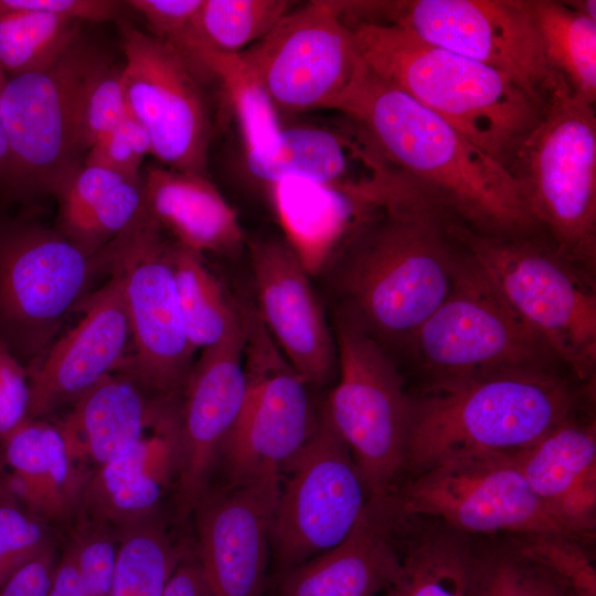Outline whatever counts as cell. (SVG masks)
<instances>
[{
    "mask_svg": "<svg viewBox=\"0 0 596 596\" xmlns=\"http://www.w3.org/2000/svg\"><path fill=\"white\" fill-rule=\"evenodd\" d=\"M337 110L467 227L494 236L541 233L501 162L368 66Z\"/></svg>",
    "mask_w": 596,
    "mask_h": 596,
    "instance_id": "obj_1",
    "label": "cell"
},
{
    "mask_svg": "<svg viewBox=\"0 0 596 596\" xmlns=\"http://www.w3.org/2000/svg\"><path fill=\"white\" fill-rule=\"evenodd\" d=\"M451 217L419 193L384 207L342 249L341 308L390 354L405 353L453 288L465 247Z\"/></svg>",
    "mask_w": 596,
    "mask_h": 596,
    "instance_id": "obj_2",
    "label": "cell"
},
{
    "mask_svg": "<svg viewBox=\"0 0 596 596\" xmlns=\"http://www.w3.org/2000/svg\"><path fill=\"white\" fill-rule=\"evenodd\" d=\"M567 370L523 372L412 394L405 473L471 455L515 454L582 405L583 385Z\"/></svg>",
    "mask_w": 596,
    "mask_h": 596,
    "instance_id": "obj_3",
    "label": "cell"
},
{
    "mask_svg": "<svg viewBox=\"0 0 596 596\" xmlns=\"http://www.w3.org/2000/svg\"><path fill=\"white\" fill-rule=\"evenodd\" d=\"M366 66L504 167L546 103L507 75L389 23L351 28Z\"/></svg>",
    "mask_w": 596,
    "mask_h": 596,
    "instance_id": "obj_4",
    "label": "cell"
},
{
    "mask_svg": "<svg viewBox=\"0 0 596 596\" xmlns=\"http://www.w3.org/2000/svg\"><path fill=\"white\" fill-rule=\"evenodd\" d=\"M538 230L587 275L596 273V114L556 91L505 166Z\"/></svg>",
    "mask_w": 596,
    "mask_h": 596,
    "instance_id": "obj_5",
    "label": "cell"
},
{
    "mask_svg": "<svg viewBox=\"0 0 596 596\" xmlns=\"http://www.w3.org/2000/svg\"><path fill=\"white\" fill-rule=\"evenodd\" d=\"M404 354L422 375L421 389L567 370L509 306L466 247L450 292L421 326Z\"/></svg>",
    "mask_w": 596,
    "mask_h": 596,
    "instance_id": "obj_6",
    "label": "cell"
},
{
    "mask_svg": "<svg viewBox=\"0 0 596 596\" xmlns=\"http://www.w3.org/2000/svg\"><path fill=\"white\" fill-rule=\"evenodd\" d=\"M451 233L509 306L582 383L595 380V277L565 258L542 233L486 235L455 217Z\"/></svg>",
    "mask_w": 596,
    "mask_h": 596,
    "instance_id": "obj_7",
    "label": "cell"
},
{
    "mask_svg": "<svg viewBox=\"0 0 596 596\" xmlns=\"http://www.w3.org/2000/svg\"><path fill=\"white\" fill-rule=\"evenodd\" d=\"M334 341L340 377L324 408L370 500H382L405 473L413 397L393 356L341 307Z\"/></svg>",
    "mask_w": 596,
    "mask_h": 596,
    "instance_id": "obj_8",
    "label": "cell"
},
{
    "mask_svg": "<svg viewBox=\"0 0 596 596\" xmlns=\"http://www.w3.org/2000/svg\"><path fill=\"white\" fill-rule=\"evenodd\" d=\"M103 270H108L104 248L89 254L60 230L20 220L1 223L0 343L34 365Z\"/></svg>",
    "mask_w": 596,
    "mask_h": 596,
    "instance_id": "obj_9",
    "label": "cell"
},
{
    "mask_svg": "<svg viewBox=\"0 0 596 596\" xmlns=\"http://www.w3.org/2000/svg\"><path fill=\"white\" fill-rule=\"evenodd\" d=\"M98 54L81 36L43 68L8 77L3 92L8 172L1 188L7 196L54 195L84 164L77 104Z\"/></svg>",
    "mask_w": 596,
    "mask_h": 596,
    "instance_id": "obj_10",
    "label": "cell"
},
{
    "mask_svg": "<svg viewBox=\"0 0 596 596\" xmlns=\"http://www.w3.org/2000/svg\"><path fill=\"white\" fill-rule=\"evenodd\" d=\"M386 500L400 515L438 520L475 538L563 534L577 540L530 489L513 454L441 461L411 476Z\"/></svg>",
    "mask_w": 596,
    "mask_h": 596,
    "instance_id": "obj_11",
    "label": "cell"
},
{
    "mask_svg": "<svg viewBox=\"0 0 596 596\" xmlns=\"http://www.w3.org/2000/svg\"><path fill=\"white\" fill-rule=\"evenodd\" d=\"M283 467L289 477L279 488L270 530L278 576L343 541L370 500L351 450L324 406L305 445Z\"/></svg>",
    "mask_w": 596,
    "mask_h": 596,
    "instance_id": "obj_12",
    "label": "cell"
},
{
    "mask_svg": "<svg viewBox=\"0 0 596 596\" xmlns=\"http://www.w3.org/2000/svg\"><path fill=\"white\" fill-rule=\"evenodd\" d=\"M170 246L146 207L105 246L108 270L123 279L135 348L123 370L166 398L182 392L194 352L178 301Z\"/></svg>",
    "mask_w": 596,
    "mask_h": 596,
    "instance_id": "obj_13",
    "label": "cell"
},
{
    "mask_svg": "<svg viewBox=\"0 0 596 596\" xmlns=\"http://www.w3.org/2000/svg\"><path fill=\"white\" fill-rule=\"evenodd\" d=\"M280 114L337 110L366 70L353 31L330 1L289 10L240 53Z\"/></svg>",
    "mask_w": 596,
    "mask_h": 596,
    "instance_id": "obj_14",
    "label": "cell"
},
{
    "mask_svg": "<svg viewBox=\"0 0 596 596\" xmlns=\"http://www.w3.org/2000/svg\"><path fill=\"white\" fill-rule=\"evenodd\" d=\"M385 23L507 75L541 103L567 86L545 56L528 0L387 1Z\"/></svg>",
    "mask_w": 596,
    "mask_h": 596,
    "instance_id": "obj_15",
    "label": "cell"
},
{
    "mask_svg": "<svg viewBox=\"0 0 596 596\" xmlns=\"http://www.w3.org/2000/svg\"><path fill=\"white\" fill-rule=\"evenodd\" d=\"M244 368L245 402L219 458L227 486L279 472L305 445L317 421L309 384L288 362L256 310L247 312Z\"/></svg>",
    "mask_w": 596,
    "mask_h": 596,
    "instance_id": "obj_16",
    "label": "cell"
},
{
    "mask_svg": "<svg viewBox=\"0 0 596 596\" xmlns=\"http://www.w3.org/2000/svg\"><path fill=\"white\" fill-rule=\"evenodd\" d=\"M121 85L128 115L166 168L207 177L212 125L199 81L177 50L120 19Z\"/></svg>",
    "mask_w": 596,
    "mask_h": 596,
    "instance_id": "obj_17",
    "label": "cell"
},
{
    "mask_svg": "<svg viewBox=\"0 0 596 596\" xmlns=\"http://www.w3.org/2000/svg\"><path fill=\"white\" fill-rule=\"evenodd\" d=\"M243 166L267 187L296 178L363 194L384 207L421 190L345 116L336 126L284 124L265 142L243 149Z\"/></svg>",
    "mask_w": 596,
    "mask_h": 596,
    "instance_id": "obj_18",
    "label": "cell"
},
{
    "mask_svg": "<svg viewBox=\"0 0 596 596\" xmlns=\"http://www.w3.org/2000/svg\"><path fill=\"white\" fill-rule=\"evenodd\" d=\"M247 313L220 342L204 348L183 386L177 440V505L181 518L194 511L210 490L222 445L243 408Z\"/></svg>",
    "mask_w": 596,
    "mask_h": 596,
    "instance_id": "obj_19",
    "label": "cell"
},
{
    "mask_svg": "<svg viewBox=\"0 0 596 596\" xmlns=\"http://www.w3.org/2000/svg\"><path fill=\"white\" fill-rule=\"evenodd\" d=\"M279 472L206 492L195 507L196 562L210 596H262Z\"/></svg>",
    "mask_w": 596,
    "mask_h": 596,
    "instance_id": "obj_20",
    "label": "cell"
},
{
    "mask_svg": "<svg viewBox=\"0 0 596 596\" xmlns=\"http://www.w3.org/2000/svg\"><path fill=\"white\" fill-rule=\"evenodd\" d=\"M259 319L292 368L309 385L328 383L337 347L299 255L278 240L251 244Z\"/></svg>",
    "mask_w": 596,
    "mask_h": 596,
    "instance_id": "obj_21",
    "label": "cell"
},
{
    "mask_svg": "<svg viewBox=\"0 0 596 596\" xmlns=\"http://www.w3.org/2000/svg\"><path fill=\"white\" fill-rule=\"evenodd\" d=\"M110 273V279L79 305L84 315L78 323L28 370L26 419H38L61 402L76 398L128 364L125 353L131 333L123 279L118 272Z\"/></svg>",
    "mask_w": 596,
    "mask_h": 596,
    "instance_id": "obj_22",
    "label": "cell"
},
{
    "mask_svg": "<svg viewBox=\"0 0 596 596\" xmlns=\"http://www.w3.org/2000/svg\"><path fill=\"white\" fill-rule=\"evenodd\" d=\"M579 409L513 455L536 498L584 543L596 523V423Z\"/></svg>",
    "mask_w": 596,
    "mask_h": 596,
    "instance_id": "obj_23",
    "label": "cell"
},
{
    "mask_svg": "<svg viewBox=\"0 0 596 596\" xmlns=\"http://www.w3.org/2000/svg\"><path fill=\"white\" fill-rule=\"evenodd\" d=\"M400 567L395 515L369 500L343 541L279 576L278 596H381Z\"/></svg>",
    "mask_w": 596,
    "mask_h": 596,
    "instance_id": "obj_24",
    "label": "cell"
},
{
    "mask_svg": "<svg viewBox=\"0 0 596 596\" xmlns=\"http://www.w3.org/2000/svg\"><path fill=\"white\" fill-rule=\"evenodd\" d=\"M126 372L107 374L75 398L58 428L72 459L99 467L119 457L145 437L175 419L171 398L150 400Z\"/></svg>",
    "mask_w": 596,
    "mask_h": 596,
    "instance_id": "obj_25",
    "label": "cell"
},
{
    "mask_svg": "<svg viewBox=\"0 0 596 596\" xmlns=\"http://www.w3.org/2000/svg\"><path fill=\"white\" fill-rule=\"evenodd\" d=\"M149 215L175 244L198 254L235 255L244 243L236 212L209 177L150 166L142 175Z\"/></svg>",
    "mask_w": 596,
    "mask_h": 596,
    "instance_id": "obj_26",
    "label": "cell"
},
{
    "mask_svg": "<svg viewBox=\"0 0 596 596\" xmlns=\"http://www.w3.org/2000/svg\"><path fill=\"white\" fill-rule=\"evenodd\" d=\"M397 523L401 567L381 596H478L480 539L428 518Z\"/></svg>",
    "mask_w": 596,
    "mask_h": 596,
    "instance_id": "obj_27",
    "label": "cell"
},
{
    "mask_svg": "<svg viewBox=\"0 0 596 596\" xmlns=\"http://www.w3.org/2000/svg\"><path fill=\"white\" fill-rule=\"evenodd\" d=\"M11 472L4 486L13 498L45 515H60L77 500L82 476L58 426L26 419L3 440Z\"/></svg>",
    "mask_w": 596,
    "mask_h": 596,
    "instance_id": "obj_28",
    "label": "cell"
},
{
    "mask_svg": "<svg viewBox=\"0 0 596 596\" xmlns=\"http://www.w3.org/2000/svg\"><path fill=\"white\" fill-rule=\"evenodd\" d=\"M60 231L89 254L125 232L145 209L142 180L83 164L54 193Z\"/></svg>",
    "mask_w": 596,
    "mask_h": 596,
    "instance_id": "obj_29",
    "label": "cell"
},
{
    "mask_svg": "<svg viewBox=\"0 0 596 596\" xmlns=\"http://www.w3.org/2000/svg\"><path fill=\"white\" fill-rule=\"evenodd\" d=\"M277 212L300 256L311 248L327 252L350 240L383 210L374 200L352 191L287 178L268 185Z\"/></svg>",
    "mask_w": 596,
    "mask_h": 596,
    "instance_id": "obj_30",
    "label": "cell"
},
{
    "mask_svg": "<svg viewBox=\"0 0 596 596\" xmlns=\"http://www.w3.org/2000/svg\"><path fill=\"white\" fill-rule=\"evenodd\" d=\"M545 56L572 94L596 100V20L565 1L528 0Z\"/></svg>",
    "mask_w": 596,
    "mask_h": 596,
    "instance_id": "obj_31",
    "label": "cell"
},
{
    "mask_svg": "<svg viewBox=\"0 0 596 596\" xmlns=\"http://www.w3.org/2000/svg\"><path fill=\"white\" fill-rule=\"evenodd\" d=\"M182 58L196 77L219 82L236 119L243 149L265 142L285 124L260 82L240 53L192 47Z\"/></svg>",
    "mask_w": 596,
    "mask_h": 596,
    "instance_id": "obj_32",
    "label": "cell"
},
{
    "mask_svg": "<svg viewBox=\"0 0 596 596\" xmlns=\"http://www.w3.org/2000/svg\"><path fill=\"white\" fill-rule=\"evenodd\" d=\"M170 262L182 320L194 350L220 342L243 322L246 312L238 310L201 254L173 244Z\"/></svg>",
    "mask_w": 596,
    "mask_h": 596,
    "instance_id": "obj_33",
    "label": "cell"
},
{
    "mask_svg": "<svg viewBox=\"0 0 596 596\" xmlns=\"http://www.w3.org/2000/svg\"><path fill=\"white\" fill-rule=\"evenodd\" d=\"M286 0H203L189 35L175 47L241 53L267 35L290 10Z\"/></svg>",
    "mask_w": 596,
    "mask_h": 596,
    "instance_id": "obj_34",
    "label": "cell"
},
{
    "mask_svg": "<svg viewBox=\"0 0 596 596\" xmlns=\"http://www.w3.org/2000/svg\"><path fill=\"white\" fill-rule=\"evenodd\" d=\"M185 555L160 523H131L115 552L110 596H163Z\"/></svg>",
    "mask_w": 596,
    "mask_h": 596,
    "instance_id": "obj_35",
    "label": "cell"
},
{
    "mask_svg": "<svg viewBox=\"0 0 596 596\" xmlns=\"http://www.w3.org/2000/svg\"><path fill=\"white\" fill-rule=\"evenodd\" d=\"M82 24L45 12L0 8V68L8 76L43 68L81 38Z\"/></svg>",
    "mask_w": 596,
    "mask_h": 596,
    "instance_id": "obj_36",
    "label": "cell"
},
{
    "mask_svg": "<svg viewBox=\"0 0 596 596\" xmlns=\"http://www.w3.org/2000/svg\"><path fill=\"white\" fill-rule=\"evenodd\" d=\"M141 441L98 467L88 482V498L102 515L131 524L155 511L163 482L148 468Z\"/></svg>",
    "mask_w": 596,
    "mask_h": 596,
    "instance_id": "obj_37",
    "label": "cell"
},
{
    "mask_svg": "<svg viewBox=\"0 0 596 596\" xmlns=\"http://www.w3.org/2000/svg\"><path fill=\"white\" fill-rule=\"evenodd\" d=\"M556 575L526 556L511 538L480 539L478 596H568Z\"/></svg>",
    "mask_w": 596,
    "mask_h": 596,
    "instance_id": "obj_38",
    "label": "cell"
},
{
    "mask_svg": "<svg viewBox=\"0 0 596 596\" xmlns=\"http://www.w3.org/2000/svg\"><path fill=\"white\" fill-rule=\"evenodd\" d=\"M128 116L121 85V64L102 53L88 70L78 96L77 132L83 152Z\"/></svg>",
    "mask_w": 596,
    "mask_h": 596,
    "instance_id": "obj_39",
    "label": "cell"
},
{
    "mask_svg": "<svg viewBox=\"0 0 596 596\" xmlns=\"http://www.w3.org/2000/svg\"><path fill=\"white\" fill-rule=\"evenodd\" d=\"M529 557L573 592L596 596V570L584 543L563 534L511 536Z\"/></svg>",
    "mask_w": 596,
    "mask_h": 596,
    "instance_id": "obj_40",
    "label": "cell"
},
{
    "mask_svg": "<svg viewBox=\"0 0 596 596\" xmlns=\"http://www.w3.org/2000/svg\"><path fill=\"white\" fill-rule=\"evenodd\" d=\"M148 153V134L128 115L92 146L84 164L102 167L130 180L141 181L140 166Z\"/></svg>",
    "mask_w": 596,
    "mask_h": 596,
    "instance_id": "obj_41",
    "label": "cell"
},
{
    "mask_svg": "<svg viewBox=\"0 0 596 596\" xmlns=\"http://www.w3.org/2000/svg\"><path fill=\"white\" fill-rule=\"evenodd\" d=\"M46 545L35 519L12 502H0V586Z\"/></svg>",
    "mask_w": 596,
    "mask_h": 596,
    "instance_id": "obj_42",
    "label": "cell"
},
{
    "mask_svg": "<svg viewBox=\"0 0 596 596\" xmlns=\"http://www.w3.org/2000/svg\"><path fill=\"white\" fill-rule=\"evenodd\" d=\"M203 0H129L125 4L140 14L150 34L175 47L190 33Z\"/></svg>",
    "mask_w": 596,
    "mask_h": 596,
    "instance_id": "obj_43",
    "label": "cell"
},
{
    "mask_svg": "<svg viewBox=\"0 0 596 596\" xmlns=\"http://www.w3.org/2000/svg\"><path fill=\"white\" fill-rule=\"evenodd\" d=\"M30 403L29 372L0 343V439L28 418Z\"/></svg>",
    "mask_w": 596,
    "mask_h": 596,
    "instance_id": "obj_44",
    "label": "cell"
},
{
    "mask_svg": "<svg viewBox=\"0 0 596 596\" xmlns=\"http://www.w3.org/2000/svg\"><path fill=\"white\" fill-rule=\"evenodd\" d=\"M79 596H110L116 549L108 536L94 533L76 542Z\"/></svg>",
    "mask_w": 596,
    "mask_h": 596,
    "instance_id": "obj_45",
    "label": "cell"
},
{
    "mask_svg": "<svg viewBox=\"0 0 596 596\" xmlns=\"http://www.w3.org/2000/svg\"><path fill=\"white\" fill-rule=\"evenodd\" d=\"M123 3L109 0H0V8L40 11L83 23L118 20Z\"/></svg>",
    "mask_w": 596,
    "mask_h": 596,
    "instance_id": "obj_46",
    "label": "cell"
},
{
    "mask_svg": "<svg viewBox=\"0 0 596 596\" xmlns=\"http://www.w3.org/2000/svg\"><path fill=\"white\" fill-rule=\"evenodd\" d=\"M54 556L46 545L0 586V596H46L54 573Z\"/></svg>",
    "mask_w": 596,
    "mask_h": 596,
    "instance_id": "obj_47",
    "label": "cell"
},
{
    "mask_svg": "<svg viewBox=\"0 0 596 596\" xmlns=\"http://www.w3.org/2000/svg\"><path fill=\"white\" fill-rule=\"evenodd\" d=\"M163 596H210L195 556H184L170 578Z\"/></svg>",
    "mask_w": 596,
    "mask_h": 596,
    "instance_id": "obj_48",
    "label": "cell"
},
{
    "mask_svg": "<svg viewBox=\"0 0 596 596\" xmlns=\"http://www.w3.org/2000/svg\"><path fill=\"white\" fill-rule=\"evenodd\" d=\"M81 574L76 544L71 546L54 568L46 596H79Z\"/></svg>",
    "mask_w": 596,
    "mask_h": 596,
    "instance_id": "obj_49",
    "label": "cell"
},
{
    "mask_svg": "<svg viewBox=\"0 0 596 596\" xmlns=\"http://www.w3.org/2000/svg\"><path fill=\"white\" fill-rule=\"evenodd\" d=\"M8 75L0 68V189L2 188L8 172V143L3 118V92Z\"/></svg>",
    "mask_w": 596,
    "mask_h": 596,
    "instance_id": "obj_50",
    "label": "cell"
},
{
    "mask_svg": "<svg viewBox=\"0 0 596 596\" xmlns=\"http://www.w3.org/2000/svg\"><path fill=\"white\" fill-rule=\"evenodd\" d=\"M571 8L577 12L596 20V1L595 0H574L565 1Z\"/></svg>",
    "mask_w": 596,
    "mask_h": 596,
    "instance_id": "obj_51",
    "label": "cell"
},
{
    "mask_svg": "<svg viewBox=\"0 0 596 596\" xmlns=\"http://www.w3.org/2000/svg\"><path fill=\"white\" fill-rule=\"evenodd\" d=\"M568 596H587V595H584V594H579V593H576V592H573L571 590Z\"/></svg>",
    "mask_w": 596,
    "mask_h": 596,
    "instance_id": "obj_52",
    "label": "cell"
}]
</instances>
